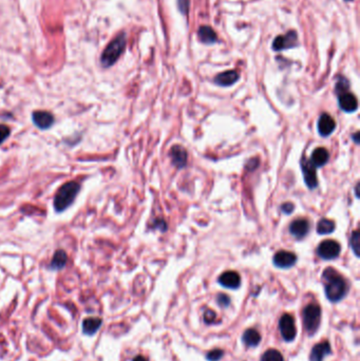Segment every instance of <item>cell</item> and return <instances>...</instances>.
Instances as JSON below:
<instances>
[{
    "instance_id": "6da1fadb",
    "label": "cell",
    "mask_w": 360,
    "mask_h": 361,
    "mask_svg": "<svg viewBox=\"0 0 360 361\" xmlns=\"http://www.w3.org/2000/svg\"><path fill=\"white\" fill-rule=\"evenodd\" d=\"M325 296L331 302L341 301L349 291V284L346 280L334 269L328 267L322 274Z\"/></svg>"
},
{
    "instance_id": "7a4b0ae2",
    "label": "cell",
    "mask_w": 360,
    "mask_h": 361,
    "mask_svg": "<svg viewBox=\"0 0 360 361\" xmlns=\"http://www.w3.org/2000/svg\"><path fill=\"white\" fill-rule=\"evenodd\" d=\"M126 43H127L126 34L125 33L118 34L112 42L106 47L105 51L103 52L101 57L102 65L105 67V68H109V67L113 65L124 53V50L126 48Z\"/></svg>"
},
{
    "instance_id": "3957f363",
    "label": "cell",
    "mask_w": 360,
    "mask_h": 361,
    "mask_svg": "<svg viewBox=\"0 0 360 361\" xmlns=\"http://www.w3.org/2000/svg\"><path fill=\"white\" fill-rule=\"evenodd\" d=\"M81 189L79 183L72 181L63 184L58 189L54 198V208L56 211L61 212L66 210L74 202V200Z\"/></svg>"
},
{
    "instance_id": "277c9868",
    "label": "cell",
    "mask_w": 360,
    "mask_h": 361,
    "mask_svg": "<svg viewBox=\"0 0 360 361\" xmlns=\"http://www.w3.org/2000/svg\"><path fill=\"white\" fill-rule=\"evenodd\" d=\"M302 318L306 333H308L310 336H313L320 326V321H321V307L316 303L308 304L303 309Z\"/></svg>"
},
{
    "instance_id": "5b68a950",
    "label": "cell",
    "mask_w": 360,
    "mask_h": 361,
    "mask_svg": "<svg viewBox=\"0 0 360 361\" xmlns=\"http://www.w3.org/2000/svg\"><path fill=\"white\" fill-rule=\"evenodd\" d=\"M279 330L284 341L291 342L296 338L297 329L295 319L290 314H283L279 320Z\"/></svg>"
},
{
    "instance_id": "8992f818",
    "label": "cell",
    "mask_w": 360,
    "mask_h": 361,
    "mask_svg": "<svg viewBox=\"0 0 360 361\" xmlns=\"http://www.w3.org/2000/svg\"><path fill=\"white\" fill-rule=\"evenodd\" d=\"M298 46V34L295 30H290L284 35L277 36L272 44V49L274 51H283L296 48Z\"/></svg>"
},
{
    "instance_id": "52a82bcc",
    "label": "cell",
    "mask_w": 360,
    "mask_h": 361,
    "mask_svg": "<svg viewBox=\"0 0 360 361\" xmlns=\"http://www.w3.org/2000/svg\"><path fill=\"white\" fill-rule=\"evenodd\" d=\"M341 251L340 244L335 240H325L317 247L318 256L323 260L336 259Z\"/></svg>"
},
{
    "instance_id": "ba28073f",
    "label": "cell",
    "mask_w": 360,
    "mask_h": 361,
    "mask_svg": "<svg viewBox=\"0 0 360 361\" xmlns=\"http://www.w3.org/2000/svg\"><path fill=\"white\" fill-rule=\"evenodd\" d=\"M300 167L303 172V178L306 186H308L311 190L315 189L318 186L316 167L312 164L311 160L306 158L305 156H303L300 160Z\"/></svg>"
},
{
    "instance_id": "9c48e42d",
    "label": "cell",
    "mask_w": 360,
    "mask_h": 361,
    "mask_svg": "<svg viewBox=\"0 0 360 361\" xmlns=\"http://www.w3.org/2000/svg\"><path fill=\"white\" fill-rule=\"evenodd\" d=\"M297 262V256L294 252L280 250L274 256L273 263L278 269H289L292 267Z\"/></svg>"
},
{
    "instance_id": "30bf717a",
    "label": "cell",
    "mask_w": 360,
    "mask_h": 361,
    "mask_svg": "<svg viewBox=\"0 0 360 361\" xmlns=\"http://www.w3.org/2000/svg\"><path fill=\"white\" fill-rule=\"evenodd\" d=\"M336 129V122L328 113H322L318 120V132L321 137H329Z\"/></svg>"
},
{
    "instance_id": "8fae6325",
    "label": "cell",
    "mask_w": 360,
    "mask_h": 361,
    "mask_svg": "<svg viewBox=\"0 0 360 361\" xmlns=\"http://www.w3.org/2000/svg\"><path fill=\"white\" fill-rule=\"evenodd\" d=\"M169 156L172 164L175 165L177 168H184L187 164V151L184 148V147L180 145H175L171 147V149L169 151Z\"/></svg>"
},
{
    "instance_id": "7c38bea8",
    "label": "cell",
    "mask_w": 360,
    "mask_h": 361,
    "mask_svg": "<svg viewBox=\"0 0 360 361\" xmlns=\"http://www.w3.org/2000/svg\"><path fill=\"white\" fill-rule=\"evenodd\" d=\"M310 232V223L306 219H296L289 225V233L298 240L303 239Z\"/></svg>"
},
{
    "instance_id": "4fadbf2b",
    "label": "cell",
    "mask_w": 360,
    "mask_h": 361,
    "mask_svg": "<svg viewBox=\"0 0 360 361\" xmlns=\"http://www.w3.org/2000/svg\"><path fill=\"white\" fill-rule=\"evenodd\" d=\"M219 283L226 288L237 289L241 285V278L237 272L227 271L219 277Z\"/></svg>"
},
{
    "instance_id": "5bb4252c",
    "label": "cell",
    "mask_w": 360,
    "mask_h": 361,
    "mask_svg": "<svg viewBox=\"0 0 360 361\" xmlns=\"http://www.w3.org/2000/svg\"><path fill=\"white\" fill-rule=\"evenodd\" d=\"M338 104L340 109L348 113H353L358 109V101L350 92H345L338 95Z\"/></svg>"
},
{
    "instance_id": "9a60e30c",
    "label": "cell",
    "mask_w": 360,
    "mask_h": 361,
    "mask_svg": "<svg viewBox=\"0 0 360 361\" xmlns=\"http://www.w3.org/2000/svg\"><path fill=\"white\" fill-rule=\"evenodd\" d=\"M32 119L33 123L39 129L43 130L49 129L54 123V116L48 111H34L32 114Z\"/></svg>"
},
{
    "instance_id": "2e32d148",
    "label": "cell",
    "mask_w": 360,
    "mask_h": 361,
    "mask_svg": "<svg viewBox=\"0 0 360 361\" xmlns=\"http://www.w3.org/2000/svg\"><path fill=\"white\" fill-rule=\"evenodd\" d=\"M332 354V349L329 341H322L320 343L315 344V346L312 349L311 355H310V360L311 361H323L324 357L328 355Z\"/></svg>"
},
{
    "instance_id": "e0dca14e",
    "label": "cell",
    "mask_w": 360,
    "mask_h": 361,
    "mask_svg": "<svg viewBox=\"0 0 360 361\" xmlns=\"http://www.w3.org/2000/svg\"><path fill=\"white\" fill-rule=\"evenodd\" d=\"M239 78L240 75L237 71L230 70L218 74L213 80H215V83L220 87H231L238 82Z\"/></svg>"
},
{
    "instance_id": "ac0fdd59",
    "label": "cell",
    "mask_w": 360,
    "mask_h": 361,
    "mask_svg": "<svg viewBox=\"0 0 360 361\" xmlns=\"http://www.w3.org/2000/svg\"><path fill=\"white\" fill-rule=\"evenodd\" d=\"M198 37L202 44L212 45L216 44L218 40V36L212 28L208 25H202L198 29Z\"/></svg>"
},
{
    "instance_id": "d6986e66",
    "label": "cell",
    "mask_w": 360,
    "mask_h": 361,
    "mask_svg": "<svg viewBox=\"0 0 360 361\" xmlns=\"http://www.w3.org/2000/svg\"><path fill=\"white\" fill-rule=\"evenodd\" d=\"M330 159V153L325 148H322V147H320V148H317L314 150L312 157H311V162L312 164L317 168V167H322L324 166Z\"/></svg>"
},
{
    "instance_id": "ffe728a7",
    "label": "cell",
    "mask_w": 360,
    "mask_h": 361,
    "mask_svg": "<svg viewBox=\"0 0 360 361\" xmlns=\"http://www.w3.org/2000/svg\"><path fill=\"white\" fill-rule=\"evenodd\" d=\"M242 341L247 347H256L261 342L260 333L255 329H247L243 333Z\"/></svg>"
},
{
    "instance_id": "44dd1931",
    "label": "cell",
    "mask_w": 360,
    "mask_h": 361,
    "mask_svg": "<svg viewBox=\"0 0 360 361\" xmlns=\"http://www.w3.org/2000/svg\"><path fill=\"white\" fill-rule=\"evenodd\" d=\"M103 323L100 318H86L83 321V332L88 336H92L100 330Z\"/></svg>"
},
{
    "instance_id": "7402d4cb",
    "label": "cell",
    "mask_w": 360,
    "mask_h": 361,
    "mask_svg": "<svg viewBox=\"0 0 360 361\" xmlns=\"http://www.w3.org/2000/svg\"><path fill=\"white\" fill-rule=\"evenodd\" d=\"M67 261H68V256H67L66 251L59 249L54 253V256H53V259L50 263V269L53 271L61 270L67 264Z\"/></svg>"
},
{
    "instance_id": "603a6c76",
    "label": "cell",
    "mask_w": 360,
    "mask_h": 361,
    "mask_svg": "<svg viewBox=\"0 0 360 361\" xmlns=\"http://www.w3.org/2000/svg\"><path fill=\"white\" fill-rule=\"evenodd\" d=\"M335 228H336L335 222L329 219H321L317 224V233L319 235L332 234L335 231Z\"/></svg>"
},
{
    "instance_id": "cb8c5ba5",
    "label": "cell",
    "mask_w": 360,
    "mask_h": 361,
    "mask_svg": "<svg viewBox=\"0 0 360 361\" xmlns=\"http://www.w3.org/2000/svg\"><path fill=\"white\" fill-rule=\"evenodd\" d=\"M350 89V82L348 78H345L344 76H338L336 79V85H335V93L337 95L342 94V93L348 92Z\"/></svg>"
},
{
    "instance_id": "d4e9b609",
    "label": "cell",
    "mask_w": 360,
    "mask_h": 361,
    "mask_svg": "<svg viewBox=\"0 0 360 361\" xmlns=\"http://www.w3.org/2000/svg\"><path fill=\"white\" fill-rule=\"evenodd\" d=\"M261 361H284V358L278 350L270 349L264 352L261 357Z\"/></svg>"
},
{
    "instance_id": "484cf974",
    "label": "cell",
    "mask_w": 360,
    "mask_h": 361,
    "mask_svg": "<svg viewBox=\"0 0 360 361\" xmlns=\"http://www.w3.org/2000/svg\"><path fill=\"white\" fill-rule=\"evenodd\" d=\"M350 245H351L355 255L357 257H359V247H360V233H359V231H355L352 234L351 240H350Z\"/></svg>"
},
{
    "instance_id": "4316f807",
    "label": "cell",
    "mask_w": 360,
    "mask_h": 361,
    "mask_svg": "<svg viewBox=\"0 0 360 361\" xmlns=\"http://www.w3.org/2000/svg\"><path fill=\"white\" fill-rule=\"evenodd\" d=\"M224 356V352L221 349H215L212 351H209L206 354V359L208 361H219L220 359H222V357Z\"/></svg>"
},
{
    "instance_id": "83f0119b",
    "label": "cell",
    "mask_w": 360,
    "mask_h": 361,
    "mask_svg": "<svg viewBox=\"0 0 360 361\" xmlns=\"http://www.w3.org/2000/svg\"><path fill=\"white\" fill-rule=\"evenodd\" d=\"M177 6H178V10L180 11L181 14H183L185 16L188 15L190 0H177Z\"/></svg>"
},
{
    "instance_id": "f1b7e54d",
    "label": "cell",
    "mask_w": 360,
    "mask_h": 361,
    "mask_svg": "<svg viewBox=\"0 0 360 361\" xmlns=\"http://www.w3.org/2000/svg\"><path fill=\"white\" fill-rule=\"evenodd\" d=\"M217 303L219 306L225 309V307H228L231 305V298L227 295H225V293H219L217 296Z\"/></svg>"
},
{
    "instance_id": "f546056e",
    "label": "cell",
    "mask_w": 360,
    "mask_h": 361,
    "mask_svg": "<svg viewBox=\"0 0 360 361\" xmlns=\"http://www.w3.org/2000/svg\"><path fill=\"white\" fill-rule=\"evenodd\" d=\"M216 319H217V314L213 312L212 310H206L204 313V321L206 324H212L216 323Z\"/></svg>"
},
{
    "instance_id": "4dcf8cb0",
    "label": "cell",
    "mask_w": 360,
    "mask_h": 361,
    "mask_svg": "<svg viewBox=\"0 0 360 361\" xmlns=\"http://www.w3.org/2000/svg\"><path fill=\"white\" fill-rule=\"evenodd\" d=\"M11 130L6 125H0V145H2L10 136Z\"/></svg>"
},
{
    "instance_id": "1f68e13d",
    "label": "cell",
    "mask_w": 360,
    "mask_h": 361,
    "mask_svg": "<svg viewBox=\"0 0 360 361\" xmlns=\"http://www.w3.org/2000/svg\"><path fill=\"white\" fill-rule=\"evenodd\" d=\"M281 210L286 213V215H290V213L294 211V205H292L291 203L287 202V203H284L281 205Z\"/></svg>"
},
{
    "instance_id": "d6a6232c",
    "label": "cell",
    "mask_w": 360,
    "mask_h": 361,
    "mask_svg": "<svg viewBox=\"0 0 360 361\" xmlns=\"http://www.w3.org/2000/svg\"><path fill=\"white\" fill-rule=\"evenodd\" d=\"M132 361H148V360L146 359L144 356H137V357L133 358Z\"/></svg>"
},
{
    "instance_id": "836d02e7",
    "label": "cell",
    "mask_w": 360,
    "mask_h": 361,
    "mask_svg": "<svg viewBox=\"0 0 360 361\" xmlns=\"http://www.w3.org/2000/svg\"><path fill=\"white\" fill-rule=\"evenodd\" d=\"M358 136H359V133H358V132H356V133H355V136H354V140H355V142H356L357 144L359 143V142H358Z\"/></svg>"
},
{
    "instance_id": "e575fe53",
    "label": "cell",
    "mask_w": 360,
    "mask_h": 361,
    "mask_svg": "<svg viewBox=\"0 0 360 361\" xmlns=\"http://www.w3.org/2000/svg\"><path fill=\"white\" fill-rule=\"evenodd\" d=\"M345 2H352V0H345Z\"/></svg>"
}]
</instances>
